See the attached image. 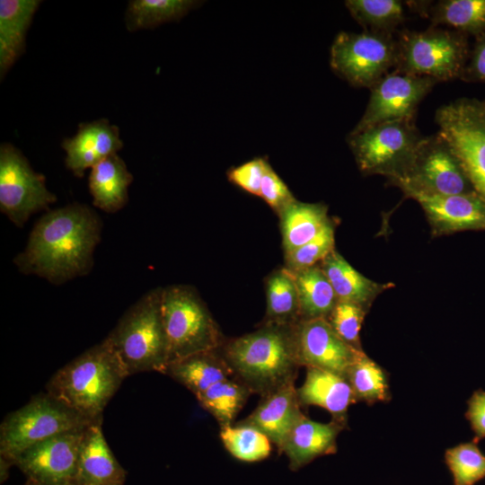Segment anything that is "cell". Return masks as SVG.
Wrapping results in <instances>:
<instances>
[{"label": "cell", "mask_w": 485, "mask_h": 485, "mask_svg": "<svg viewBox=\"0 0 485 485\" xmlns=\"http://www.w3.org/2000/svg\"><path fill=\"white\" fill-rule=\"evenodd\" d=\"M101 221L88 206L74 203L43 215L14 264L55 285L91 271L100 242Z\"/></svg>", "instance_id": "1"}, {"label": "cell", "mask_w": 485, "mask_h": 485, "mask_svg": "<svg viewBox=\"0 0 485 485\" xmlns=\"http://www.w3.org/2000/svg\"><path fill=\"white\" fill-rule=\"evenodd\" d=\"M295 325L263 323L252 332L225 341L219 351L233 377L260 397L295 384L300 367Z\"/></svg>", "instance_id": "2"}, {"label": "cell", "mask_w": 485, "mask_h": 485, "mask_svg": "<svg viewBox=\"0 0 485 485\" xmlns=\"http://www.w3.org/2000/svg\"><path fill=\"white\" fill-rule=\"evenodd\" d=\"M126 377L120 360L104 339L57 370L46 392L84 417L98 420Z\"/></svg>", "instance_id": "3"}, {"label": "cell", "mask_w": 485, "mask_h": 485, "mask_svg": "<svg viewBox=\"0 0 485 485\" xmlns=\"http://www.w3.org/2000/svg\"><path fill=\"white\" fill-rule=\"evenodd\" d=\"M162 288L145 294L105 338L127 375L164 373L169 364L168 343L161 311Z\"/></svg>", "instance_id": "4"}, {"label": "cell", "mask_w": 485, "mask_h": 485, "mask_svg": "<svg viewBox=\"0 0 485 485\" xmlns=\"http://www.w3.org/2000/svg\"><path fill=\"white\" fill-rule=\"evenodd\" d=\"M161 311L169 364L190 355L219 349L224 344L218 325L190 287L175 285L162 288Z\"/></svg>", "instance_id": "5"}, {"label": "cell", "mask_w": 485, "mask_h": 485, "mask_svg": "<svg viewBox=\"0 0 485 485\" xmlns=\"http://www.w3.org/2000/svg\"><path fill=\"white\" fill-rule=\"evenodd\" d=\"M396 39V70L438 83L461 78L471 50L467 35L431 25L420 31H401Z\"/></svg>", "instance_id": "6"}, {"label": "cell", "mask_w": 485, "mask_h": 485, "mask_svg": "<svg viewBox=\"0 0 485 485\" xmlns=\"http://www.w3.org/2000/svg\"><path fill=\"white\" fill-rule=\"evenodd\" d=\"M423 138L414 120H395L352 129L347 142L363 174L382 175L393 184L408 171Z\"/></svg>", "instance_id": "7"}, {"label": "cell", "mask_w": 485, "mask_h": 485, "mask_svg": "<svg viewBox=\"0 0 485 485\" xmlns=\"http://www.w3.org/2000/svg\"><path fill=\"white\" fill-rule=\"evenodd\" d=\"M94 421L47 392L39 393L9 413L1 423L0 455L13 463L29 447L55 436L85 428Z\"/></svg>", "instance_id": "8"}, {"label": "cell", "mask_w": 485, "mask_h": 485, "mask_svg": "<svg viewBox=\"0 0 485 485\" xmlns=\"http://www.w3.org/2000/svg\"><path fill=\"white\" fill-rule=\"evenodd\" d=\"M438 133L451 146L474 192L485 201V104L460 98L436 112Z\"/></svg>", "instance_id": "9"}, {"label": "cell", "mask_w": 485, "mask_h": 485, "mask_svg": "<svg viewBox=\"0 0 485 485\" xmlns=\"http://www.w3.org/2000/svg\"><path fill=\"white\" fill-rule=\"evenodd\" d=\"M398 45L394 34L364 31L340 32L331 48V67L354 87L370 89L395 69Z\"/></svg>", "instance_id": "10"}, {"label": "cell", "mask_w": 485, "mask_h": 485, "mask_svg": "<svg viewBox=\"0 0 485 485\" xmlns=\"http://www.w3.org/2000/svg\"><path fill=\"white\" fill-rule=\"evenodd\" d=\"M393 185L408 198L475 193L451 146L438 132L424 137L408 171Z\"/></svg>", "instance_id": "11"}, {"label": "cell", "mask_w": 485, "mask_h": 485, "mask_svg": "<svg viewBox=\"0 0 485 485\" xmlns=\"http://www.w3.org/2000/svg\"><path fill=\"white\" fill-rule=\"evenodd\" d=\"M57 201L46 186L45 176L36 172L22 152L10 143L0 146V210L18 227L31 215Z\"/></svg>", "instance_id": "12"}, {"label": "cell", "mask_w": 485, "mask_h": 485, "mask_svg": "<svg viewBox=\"0 0 485 485\" xmlns=\"http://www.w3.org/2000/svg\"><path fill=\"white\" fill-rule=\"evenodd\" d=\"M437 83L393 69L369 89V101L353 130L387 121L414 120L419 103Z\"/></svg>", "instance_id": "13"}, {"label": "cell", "mask_w": 485, "mask_h": 485, "mask_svg": "<svg viewBox=\"0 0 485 485\" xmlns=\"http://www.w3.org/2000/svg\"><path fill=\"white\" fill-rule=\"evenodd\" d=\"M85 428L29 447L15 457L14 465L35 485H78L79 454Z\"/></svg>", "instance_id": "14"}, {"label": "cell", "mask_w": 485, "mask_h": 485, "mask_svg": "<svg viewBox=\"0 0 485 485\" xmlns=\"http://www.w3.org/2000/svg\"><path fill=\"white\" fill-rule=\"evenodd\" d=\"M295 338L300 366L316 367L344 376L363 351L346 343L326 318L299 321L295 325Z\"/></svg>", "instance_id": "15"}, {"label": "cell", "mask_w": 485, "mask_h": 485, "mask_svg": "<svg viewBox=\"0 0 485 485\" xmlns=\"http://www.w3.org/2000/svg\"><path fill=\"white\" fill-rule=\"evenodd\" d=\"M434 236L463 231H485V201L476 193L450 196L413 194Z\"/></svg>", "instance_id": "16"}, {"label": "cell", "mask_w": 485, "mask_h": 485, "mask_svg": "<svg viewBox=\"0 0 485 485\" xmlns=\"http://www.w3.org/2000/svg\"><path fill=\"white\" fill-rule=\"evenodd\" d=\"M61 146L66 154V168L80 178L87 169L117 154L123 147V142L119 128L107 119H100L80 123L75 135L65 138Z\"/></svg>", "instance_id": "17"}, {"label": "cell", "mask_w": 485, "mask_h": 485, "mask_svg": "<svg viewBox=\"0 0 485 485\" xmlns=\"http://www.w3.org/2000/svg\"><path fill=\"white\" fill-rule=\"evenodd\" d=\"M303 414L295 384H290L262 396L254 410L236 424L259 429L280 451L290 430Z\"/></svg>", "instance_id": "18"}, {"label": "cell", "mask_w": 485, "mask_h": 485, "mask_svg": "<svg viewBox=\"0 0 485 485\" xmlns=\"http://www.w3.org/2000/svg\"><path fill=\"white\" fill-rule=\"evenodd\" d=\"M346 427L333 419L329 423L317 422L303 414L279 452L288 458L291 470H298L320 456L335 454L338 436Z\"/></svg>", "instance_id": "19"}, {"label": "cell", "mask_w": 485, "mask_h": 485, "mask_svg": "<svg viewBox=\"0 0 485 485\" xmlns=\"http://www.w3.org/2000/svg\"><path fill=\"white\" fill-rule=\"evenodd\" d=\"M102 419L84 433L78 462V485H123L127 472L117 461L105 439Z\"/></svg>", "instance_id": "20"}, {"label": "cell", "mask_w": 485, "mask_h": 485, "mask_svg": "<svg viewBox=\"0 0 485 485\" xmlns=\"http://www.w3.org/2000/svg\"><path fill=\"white\" fill-rule=\"evenodd\" d=\"M296 392L301 406L321 407L331 413L333 420L345 425L349 406L357 402L344 375L316 367H306L304 382Z\"/></svg>", "instance_id": "21"}, {"label": "cell", "mask_w": 485, "mask_h": 485, "mask_svg": "<svg viewBox=\"0 0 485 485\" xmlns=\"http://www.w3.org/2000/svg\"><path fill=\"white\" fill-rule=\"evenodd\" d=\"M41 1H0L1 80L25 52L26 34Z\"/></svg>", "instance_id": "22"}, {"label": "cell", "mask_w": 485, "mask_h": 485, "mask_svg": "<svg viewBox=\"0 0 485 485\" xmlns=\"http://www.w3.org/2000/svg\"><path fill=\"white\" fill-rule=\"evenodd\" d=\"M338 301L350 302L369 309L374 300L393 284L369 279L354 269L335 249L321 262Z\"/></svg>", "instance_id": "23"}, {"label": "cell", "mask_w": 485, "mask_h": 485, "mask_svg": "<svg viewBox=\"0 0 485 485\" xmlns=\"http://www.w3.org/2000/svg\"><path fill=\"white\" fill-rule=\"evenodd\" d=\"M410 7L432 25H446L474 38L485 32V0L413 1Z\"/></svg>", "instance_id": "24"}, {"label": "cell", "mask_w": 485, "mask_h": 485, "mask_svg": "<svg viewBox=\"0 0 485 485\" xmlns=\"http://www.w3.org/2000/svg\"><path fill=\"white\" fill-rule=\"evenodd\" d=\"M133 179L118 154L106 157L91 169L89 175L93 205L108 213L121 209L128 200V190Z\"/></svg>", "instance_id": "25"}, {"label": "cell", "mask_w": 485, "mask_h": 485, "mask_svg": "<svg viewBox=\"0 0 485 485\" xmlns=\"http://www.w3.org/2000/svg\"><path fill=\"white\" fill-rule=\"evenodd\" d=\"M184 385L195 396L215 384L233 377L219 349L190 355L170 363L164 373Z\"/></svg>", "instance_id": "26"}, {"label": "cell", "mask_w": 485, "mask_h": 485, "mask_svg": "<svg viewBox=\"0 0 485 485\" xmlns=\"http://www.w3.org/2000/svg\"><path fill=\"white\" fill-rule=\"evenodd\" d=\"M285 254L313 239L331 220L322 203L294 199L278 214Z\"/></svg>", "instance_id": "27"}, {"label": "cell", "mask_w": 485, "mask_h": 485, "mask_svg": "<svg viewBox=\"0 0 485 485\" xmlns=\"http://www.w3.org/2000/svg\"><path fill=\"white\" fill-rule=\"evenodd\" d=\"M293 273L298 293L300 321L327 318L338 298L320 263Z\"/></svg>", "instance_id": "28"}, {"label": "cell", "mask_w": 485, "mask_h": 485, "mask_svg": "<svg viewBox=\"0 0 485 485\" xmlns=\"http://www.w3.org/2000/svg\"><path fill=\"white\" fill-rule=\"evenodd\" d=\"M267 311L264 323L295 325L300 321L299 299L294 273L282 268L266 281Z\"/></svg>", "instance_id": "29"}, {"label": "cell", "mask_w": 485, "mask_h": 485, "mask_svg": "<svg viewBox=\"0 0 485 485\" xmlns=\"http://www.w3.org/2000/svg\"><path fill=\"white\" fill-rule=\"evenodd\" d=\"M201 3L195 0H131L125 13L126 28L128 31H136L177 22Z\"/></svg>", "instance_id": "30"}, {"label": "cell", "mask_w": 485, "mask_h": 485, "mask_svg": "<svg viewBox=\"0 0 485 485\" xmlns=\"http://www.w3.org/2000/svg\"><path fill=\"white\" fill-rule=\"evenodd\" d=\"M251 392L242 382L230 377L197 395L199 405L217 421L220 428L233 425Z\"/></svg>", "instance_id": "31"}, {"label": "cell", "mask_w": 485, "mask_h": 485, "mask_svg": "<svg viewBox=\"0 0 485 485\" xmlns=\"http://www.w3.org/2000/svg\"><path fill=\"white\" fill-rule=\"evenodd\" d=\"M345 377L357 401L368 404L386 402L391 399L388 375L364 351L359 352Z\"/></svg>", "instance_id": "32"}, {"label": "cell", "mask_w": 485, "mask_h": 485, "mask_svg": "<svg viewBox=\"0 0 485 485\" xmlns=\"http://www.w3.org/2000/svg\"><path fill=\"white\" fill-rule=\"evenodd\" d=\"M404 3L399 0H347L345 5L364 31L394 34L406 19Z\"/></svg>", "instance_id": "33"}, {"label": "cell", "mask_w": 485, "mask_h": 485, "mask_svg": "<svg viewBox=\"0 0 485 485\" xmlns=\"http://www.w3.org/2000/svg\"><path fill=\"white\" fill-rule=\"evenodd\" d=\"M225 448L237 460L253 463L266 459L271 453V441L259 429L241 424L220 428Z\"/></svg>", "instance_id": "34"}, {"label": "cell", "mask_w": 485, "mask_h": 485, "mask_svg": "<svg viewBox=\"0 0 485 485\" xmlns=\"http://www.w3.org/2000/svg\"><path fill=\"white\" fill-rule=\"evenodd\" d=\"M445 462L454 485H475L485 478V454L473 440L447 448Z\"/></svg>", "instance_id": "35"}, {"label": "cell", "mask_w": 485, "mask_h": 485, "mask_svg": "<svg viewBox=\"0 0 485 485\" xmlns=\"http://www.w3.org/2000/svg\"><path fill=\"white\" fill-rule=\"evenodd\" d=\"M334 225L330 220L311 241L285 254L286 268L292 272L319 264L335 249Z\"/></svg>", "instance_id": "36"}, {"label": "cell", "mask_w": 485, "mask_h": 485, "mask_svg": "<svg viewBox=\"0 0 485 485\" xmlns=\"http://www.w3.org/2000/svg\"><path fill=\"white\" fill-rule=\"evenodd\" d=\"M367 309L350 303L338 301L326 318L335 332L349 346L362 350L360 330Z\"/></svg>", "instance_id": "37"}, {"label": "cell", "mask_w": 485, "mask_h": 485, "mask_svg": "<svg viewBox=\"0 0 485 485\" xmlns=\"http://www.w3.org/2000/svg\"><path fill=\"white\" fill-rule=\"evenodd\" d=\"M269 164L264 158L257 157L230 169L227 178L246 192L260 197L261 182Z\"/></svg>", "instance_id": "38"}, {"label": "cell", "mask_w": 485, "mask_h": 485, "mask_svg": "<svg viewBox=\"0 0 485 485\" xmlns=\"http://www.w3.org/2000/svg\"><path fill=\"white\" fill-rule=\"evenodd\" d=\"M260 197L278 214L295 198L287 184L276 173L270 164L264 174Z\"/></svg>", "instance_id": "39"}, {"label": "cell", "mask_w": 485, "mask_h": 485, "mask_svg": "<svg viewBox=\"0 0 485 485\" xmlns=\"http://www.w3.org/2000/svg\"><path fill=\"white\" fill-rule=\"evenodd\" d=\"M460 79L467 83H485V32L475 38Z\"/></svg>", "instance_id": "40"}, {"label": "cell", "mask_w": 485, "mask_h": 485, "mask_svg": "<svg viewBox=\"0 0 485 485\" xmlns=\"http://www.w3.org/2000/svg\"><path fill=\"white\" fill-rule=\"evenodd\" d=\"M465 418L470 422L476 443L485 438V391L476 390L467 401Z\"/></svg>", "instance_id": "41"}, {"label": "cell", "mask_w": 485, "mask_h": 485, "mask_svg": "<svg viewBox=\"0 0 485 485\" xmlns=\"http://www.w3.org/2000/svg\"><path fill=\"white\" fill-rule=\"evenodd\" d=\"M0 475H1V482H4L7 477H8V473H9V469L11 466L14 465L13 463L3 456L0 457Z\"/></svg>", "instance_id": "42"}, {"label": "cell", "mask_w": 485, "mask_h": 485, "mask_svg": "<svg viewBox=\"0 0 485 485\" xmlns=\"http://www.w3.org/2000/svg\"><path fill=\"white\" fill-rule=\"evenodd\" d=\"M24 485H35V484H33L32 482L27 481L26 483H25Z\"/></svg>", "instance_id": "43"}, {"label": "cell", "mask_w": 485, "mask_h": 485, "mask_svg": "<svg viewBox=\"0 0 485 485\" xmlns=\"http://www.w3.org/2000/svg\"><path fill=\"white\" fill-rule=\"evenodd\" d=\"M484 104H485V101H483Z\"/></svg>", "instance_id": "44"}]
</instances>
